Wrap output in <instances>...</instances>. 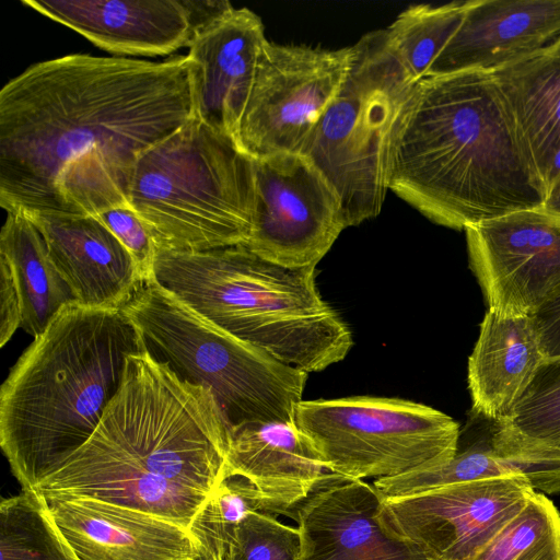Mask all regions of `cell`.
<instances>
[{
	"label": "cell",
	"instance_id": "cell-1",
	"mask_svg": "<svg viewBox=\"0 0 560 560\" xmlns=\"http://www.w3.org/2000/svg\"><path fill=\"white\" fill-rule=\"evenodd\" d=\"M197 65L71 54L0 91V206L96 215L129 205L139 158L195 117Z\"/></svg>",
	"mask_w": 560,
	"mask_h": 560
},
{
	"label": "cell",
	"instance_id": "cell-2",
	"mask_svg": "<svg viewBox=\"0 0 560 560\" xmlns=\"http://www.w3.org/2000/svg\"><path fill=\"white\" fill-rule=\"evenodd\" d=\"M231 429L207 388L147 349L127 357L96 430L35 489L151 513L187 528L225 478Z\"/></svg>",
	"mask_w": 560,
	"mask_h": 560
},
{
	"label": "cell",
	"instance_id": "cell-3",
	"mask_svg": "<svg viewBox=\"0 0 560 560\" xmlns=\"http://www.w3.org/2000/svg\"><path fill=\"white\" fill-rule=\"evenodd\" d=\"M388 188L455 230L546 200L513 112L486 71L429 75L415 84L395 130Z\"/></svg>",
	"mask_w": 560,
	"mask_h": 560
},
{
	"label": "cell",
	"instance_id": "cell-4",
	"mask_svg": "<svg viewBox=\"0 0 560 560\" xmlns=\"http://www.w3.org/2000/svg\"><path fill=\"white\" fill-rule=\"evenodd\" d=\"M144 348L122 308H62L0 388V446L24 490H35L96 430Z\"/></svg>",
	"mask_w": 560,
	"mask_h": 560
},
{
	"label": "cell",
	"instance_id": "cell-5",
	"mask_svg": "<svg viewBox=\"0 0 560 560\" xmlns=\"http://www.w3.org/2000/svg\"><path fill=\"white\" fill-rule=\"evenodd\" d=\"M315 271L288 268L234 245L159 249L153 277L228 334L310 373L340 362L353 345L347 324L318 292Z\"/></svg>",
	"mask_w": 560,
	"mask_h": 560
},
{
	"label": "cell",
	"instance_id": "cell-6",
	"mask_svg": "<svg viewBox=\"0 0 560 560\" xmlns=\"http://www.w3.org/2000/svg\"><path fill=\"white\" fill-rule=\"evenodd\" d=\"M127 198L158 249L245 245L255 210L254 160L194 117L139 158Z\"/></svg>",
	"mask_w": 560,
	"mask_h": 560
},
{
	"label": "cell",
	"instance_id": "cell-7",
	"mask_svg": "<svg viewBox=\"0 0 560 560\" xmlns=\"http://www.w3.org/2000/svg\"><path fill=\"white\" fill-rule=\"evenodd\" d=\"M122 310L158 361L211 392L231 434L246 424L295 423L308 373L228 334L153 276Z\"/></svg>",
	"mask_w": 560,
	"mask_h": 560
},
{
	"label": "cell",
	"instance_id": "cell-8",
	"mask_svg": "<svg viewBox=\"0 0 560 560\" xmlns=\"http://www.w3.org/2000/svg\"><path fill=\"white\" fill-rule=\"evenodd\" d=\"M353 49L343 86L300 153L338 194L348 228L381 212L395 130L416 84L385 30L365 34Z\"/></svg>",
	"mask_w": 560,
	"mask_h": 560
},
{
	"label": "cell",
	"instance_id": "cell-9",
	"mask_svg": "<svg viewBox=\"0 0 560 560\" xmlns=\"http://www.w3.org/2000/svg\"><path fill=\"white\" fill-rule=\"evenodd\" d=\"M295 424L327 471L360 480L444 465L460 433L452 417L430 406L374 396L301 400Z\"/></svg>",
	"mask_w": 560,
	"mask_h": 560
},
{
	"label": "cell",
	"instance_id": "cell-10",
	"mask_svg": "<svg viewBox=\"0 0 560 560\" xmlns=\"http://www.w3.org/2000/svg\"><path fill=\"white\" fill-rule=\"evenodd\" d=\"M353 57V46L267 42L236 136L238 148L252 158L301 153L343 86Z\"/></svg>",
	"mask_w": 560,
	"mask_h": 560
},
{
	"label": "cell",
	"instance_id": "cell-11",
	"mask_svg": "<svg viewBox=\"0 0 560 560\" xmlns=\"http://www.w3.org/2000/svg\"><path fill=\"white\" fill-rule=\"evenodd\" d=\"M253 253L288 268L316 267L348 228L340 198L303 154L253 158Z\"/></svg>",
	"mask_w": 560,
	"mask_h": 560
},
{
	"label": "cell",
	"instance_id": "cell-12",
	"mask_svg": "<svg viewBox=\"0 0 560 560\" xmlns=\"http://www.w3.org/2000/svg\"><path fill=\"white\" fill-rule=\"evenodd\" d=\"M534 492L520 478L452 483L381 499L377 518L387 534L434 560H472Z\"/></svg>",
	"mask_w": 560,
	"mask_h": 560
},
{
	"label": "cell",
	"instance_id": "cell-13",
	"mask_svg": "<svg viewBox=\"0 0 560 560\" xmlns=\"http://www.w3.org/2000/svg\"><path fill=\"white\" fill-rule=\"evenodd\" d=\"M469 265L503 316H533L560 288V218L542 207L466 228Z\"/></svg>",
	"mask_w": 560,
	"mask_h": 560
},
{
	"label": "cell",
	"instance_id": "cell-14",
	"mask_svg": "<svg viewBox=\"0 0 560 560\" xmlns=\"http://www.w3.org/2000/svg\"><path fill=\"white\" fill-rule=\"evenodd\" d=\"M117 55L164 56L188 47L232 4L224 0H22Z\"/></svg>",
	"mask_w": 560,
	"mask_h": 560
},
{
	"label": "cell",
	"instance_id": "cell-15",
	"mask_svg": "<svg viewBox=\"0 0 560 560\" xmlns=\"http://www.w3.org/2000/svg\"><path fill=\"white\" fill-rule=\"evenodd\" d=\"M380 503L372 482L326 471L289 516L300 533L299 560H434L384 530Z\"/></svg>",
	"mask_w": 560,
	"mask_h": 560
},
{
	"label": "cell",
	"instance_id": "cell-16",
	"mask_svg": "<svg viewBox=\"0 0 560 560\" xmlns=\"http://www.w3.org/2000/svg\"><path fill=\"white\" fill-rule=\"evenodd\" d=\"M80 560H197L201 545L189 528L147 513L84 497L46 499Z\"/></svg>",
	"mask_w": 560,
	"mask_h": 560
},
{
	"label": "cell",
	"instance_id": "cell-17",
	"mask_svg": "<svg viewBox=\"0 0 560 560\" xmlns=\"http://www.w3.org/2000/svg\"><path fill=\"white\" fill-rule=\"evenodd\" d=\"M261 19L231 5L196 35L187 56L197 65L195 117L234 141L265 44Z\"/></svg>",
	"mask_w": 560,
	"mask_h": 560
},
{
	"label": "cell",
	"instance_id": "cell-18",
	"mask_svg": "<svg viewBox=\"0 0 560 560\" xmlns=\"http://www.w3.org/2000/svg\"><path fill=\"white\" fill-rule=\"evenodd\" d=\"M560 39V0H469L427 77L493 72Z\"/></svg>",
	"mask_w": 560,
	"mask_h": 560
},
{
	"label": "cell",
	"instance_id": "cell-19",
	"mask_svg": "<svg viewBox=\"0 0 560 560\" xmlns=\"http://www.w3.org/2000/svg\"><path fill=\"white\" fill-rule=\"evenodd\" d=\"M490 422L488 436L458 443L448 463L375 479V491L390 499L452 483L520 478L544 494L560 492V450L529 438L506 418Z\"/></svg>",
	"mask_w": 560,
	"mask_h": 560
},
{
	"label": "cell",
	"instance_id": "cell-20",
	"mask_svg": "<svg viewBox=\"0 0 560 560\" xmlns=\"http://www.w3.org/2000/svg\"><path fill=\"white\" fill-rule=\"evenodd\" d=\"M24 214L42 233L77 304L122 308L144 281L135 259L96 215Z\"/></svg>",
	"mask_w": 560,
	"mask_h": 560
},
{
	"label": "cell",
	"instance_id": "cell-21",
	"mask_svg": "<svg viewBox=\"0 0 560 560\" xmlns=\"http://www.w3.org/2000/svg\"><path fill=\"white\" fill-rule=\"evenodd\" d=\"M547 365L534 316L488 310L468 359V389L477 418L508 417Z\"/></svg>",
	"mask_w": 560,
	"mask_h": 560
},
{
	"label": "cell",
	"instance_id": "cell-22",
	"mask_svg": "<svg viewBox=\"0 0 560 560\" xmlns=\"http://www.w3.org/2000/svg\"><path fill=\"white\" fill-rule=\"evenodd\" d=\"M326 468L295 423L246 424L231 434L225 477L241 476L289 517Z\"/></svg>",
	"mask_w": 560,
	"mask_h": 560
},
{
	"label": "cell",
	"instance_id": "cell-23",
	"mask_svg": "<svg viewBox=\"0 0 560 560\" xmlns=\"http://www.w3.org/2000/svg\"><path fill=\"white\" fill-rule=\"evenodd\" d=\"M491 73L544 184L560 148V39Z\"/></svg>",
	"mask_w": 560,
	"mask_h": 560
},
{
	"label": "cell",
	"instance_id": "cell-24",
	"mask_svg": "<svg viewBox=\"0 0 560 560\" xmlns=\"http://www.w3.org/2000/svg\"><path fill=\"white\" fill-rule=\"evenodd\" d=\"M0 258L9 265L20 295L21 328L34 338L62 308L77 303L42 233L23 212H7L0 232Z\"/></svg>",
	"mask_w": 560,
	"mask_h": 560
},
{
	"label": "cell",
	"instance_id": "cell-25",
	"mask_svg": "<svg viewBox=\"0 0 560 560\" xmlns=\"http://www.w3.org/2000/svg\"><path fill=\"white\" fill-rule=\"evenodd\" d=\"M0 560H80L44 495L24 490L0 503Z\"/></svg>",
	"mask_w": 560,
	"mask_h": 560
},
{
	"label": "cell",
	"instance_id": "cell-26",
	"mask_svg": "<svg viewBox=\"0 0 560 560\" xmlns=\"http://www.w3.org/2000/svg\"><path fill=\"white\" fill-rule=\"evenodd\" d=\"M469 1L417 4L385 28L387 42L413 82L427 77L434 60L459 27Z\"/></svg>",
	"mask_w": 560,
	"mask_h": 560
},
{
	"label": "cell",
	"instance_id": "cell-27",
	"mask_svg": "<svg viewBox=\"0 0 560 560\" xmlns=\"http://www.w3.org/2000/svg\"><path fill=\"white\" fill-rule=\"evenodd\" d=\"M472 560H560V512L535 491Z\"/></svg>",
	"mask_w": 560,
	"mask_h": 560
},
{
	"label": "cell",
	"instance_id": "cell-28",
	"mask_svg": "<svg viewBox=\"0 0 560 560\" xmlns=\"http://www.w3.org/2000/svg\"><path fill=\"white\" fill-rule=\"evenodd\" d=\"M256 511L283 515L245 478L225 477L209 494L189 529L201 547L224 558L235 527Z\"/></svg>",
	"mask_w": 560,
	"mask_h": 560
},
{
	"label": "cell",
	"instance_id": "cell-29",
	"mask_svg": "<svg viewBox=\"0 0 560 560\" xmlns=\"http://www.w3.org/2000/svg\"><path fill=\"white\" fill-rule=\"evenodd\" d=\"M300 533L279 515L256 511L234 529L224 560H299Z\"/></svg>",
	"mask_w": 560,
	"mask_h": 560
},
{
	"label": "cell",
	"instance_id": "cell-30",
	"mask_svg": "<svg viewBox=\"0 0 560 560\" xmlns=\"http://www.w3.org/2000/svg\"><path fill=\"white\" fill-rule=\"evenodd\" d=\"M505 418L529 438L560 450V362L542 368Z\"/></svg>",
	"mask_w": 560,
	"mask_h": 560
},
{
	"label": "cell",
	"instance_id": "cell-31",
	"mask_svg": "<svg viewBox=\"0 0 560 560\" xmlns=\"http://www.w3.org/2000/svg\"><path fill=\"white\" fill-rule=\"evenodd\" d=\"M96 217L128 250L143 279L152 277L159 249L149 228L130 205L113 207Z\"/></svg>",
	"mask_w": 560,
	"mask_h": 560
},
{
	"label": "cell",
	"instance_id": "cell-32",
	"mask_svg": "<svg viewBox=\"0 0 560 560\" xmlns=\"http://www.w3.org/2000/svg\"><path fill=\"white\" fill-rule=\"evenodd\" d=\"M0 347L13 337L22 324L20 295L7 261L0 258Z\"/></svg>",
	"mask_w": 560,
	"mask_h": 560
},
{
	"label": "cell",
	"instance_id": "cell-33",
	"mask_svg": "<svg viewBox=\"0 0 560 560\" xmlns=\"http://www.w3.org/2000/svg\"><path fill=\"white\" fill-rule=\"evenodd\" d=\"M533 316L547 365L560 362V288Z\"/></svg>",
	"mask_w": 560,
	"mask_h": 560
},
{
	"label": "cell",
	"instance_id": "cell-34",
	"mask_svg": "<svg viewBox=\"0 0 560 560\" xmlns=\"http://www.w3.org/2000/svg\"><path fill=\"white\" fill-rule=\"evenodd\" d=\"M542 208L547 212L560 218V177L548 190Z\"/></svg>",
	"mask_w": 560,
	"mask_h": 560
},
{
	"label": "cell",
	"instance_id": "cell-35",
	"mask_svg": "<svg viewBox=\"0 0 560 560\" xmlns=\"http://www.w3.org/2000/svg\"><path fill=\"white\" fill-rule=\"evenodd\" d=\"M560 177V148L555 154L551 164L549 166V170L547 172V175L545 177V189L546 194L550 189V187L553 185V183ZM547 197V196H546Z\"/></svg>",
	"mask_w": 560,
	"mask_h": 560
},
{
	"label": "cell",
	"instance_id": "cell-36",
	"mask_svg": "<svg viewBox=\"0 0 560 560\" xmlns=\"http://www.w3.org/2000/svg\"><path fill=\"white\" fill-rule=\"evenodd\" d=\"M197 560H224V558L219 553L212 552L201 547V552Z\"/></svg>",
	"mask_w": 560,
	"mask_h": 560
}]
</instances>
